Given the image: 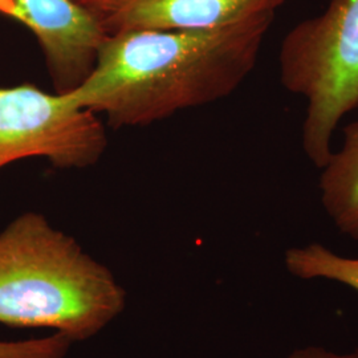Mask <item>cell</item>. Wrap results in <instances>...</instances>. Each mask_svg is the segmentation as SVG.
<instances>
[{"mask_svg":"<svg viewBox=\"0 0 358 358\" xmlns=\"http://www.w3.org/2000/svg\"><path fill=\"white\" fill-rule=\"evenodd\" d=\"M287 0H109L94 11L106 35L131 29H210L264 13Z\"/></svg>","mask_w":358,"mask_h":358,"instance_id":"8992f818","label":"cell"},{"mask_svg":"<svg viewBox=\"0 0 358 358\" xmlns=\"http://www.w3.org/2000/svg\"><path fill=\"white\" fill-rule=\"evenodd\" d=\"M280 81L307 101L301 145L324 166L333 133L358 108V0H329L324 13L300 22L282 38Z\"/></svg>","mask_w":358,"mask_h":358,"instance_id":"3957f363","label":"cell"},{"mask_svg":"<svg viewBox=\"0 0 358 358\" xmlns=\"http://www.w3.org/2000/svg\"><path fill=\"white\" fill-rule=\"evenodd\" d=\"M72 340L62 333L27 341H0V358H65Z\"/></svg>","mask_w":358,"mask_h":358,"instance_id":"9c48e42d","label":"cell"},{"mask_svg":"<svg viewBox=\"0 0 358 358\" xmlns=\"http://www.w3.org/2000/svg\"><path fill=\"white\" fill-rule=\"evenodd\" d=\"M276 13L210 29L108 35L90 76L68 96L115 128L145 127L215 103L254 71Z\"/></svg>","mask_w":358,"mask_h":358,"instance_id":"6da1fadb","label":"cell"},{"mask_svg":"<svg viewBox=\"0 0 358 358\" xmlns=\"http://www.w3.org/2000/svg\"><path fill=\"white\" fill-rule=\"evenodd\" d=\"M113 273L38 213L0 232V324L87 340L125 308Z\"/></svg>","mask_w":358,"mask_h":358,"instance_id":"7a4b0ae2","label":"cell"},{"mask_svg":"<svg viewBox=\"0 0 358 358\" xmlns=\"http://www.w3.org/2000/svg\"><path fill=\"white\" fill-rule=\"evenodd\" d=\"M289 358H358V350H353V352L345 353V355H337V353L329 352L324 348L309 346V348L294 350Z\"/></svg>","mask_w":358,"mask_h":358,"instance_id":"30bf717a","label":"cell"},{"mask_svg":"<svg viewBox=\"0 0 358 358\" xmlns=\"http://www.w3.org/2000/svg\"><path fill=\"white\" fill-rule=\"evenodd\" d=\"M321 170L324 210L337 230L358 241V120L344 128L341 148Z\"/></svg>","mask_w":358,"mask_h":358,"instance_id":"52a82bcc","label":"cell"},{"mask_svg":"<svg viewBox=\"0 0 358 358\" xmlns=\"http://www.w3.org/2000/svg\"><path fill=\"white\" fill-rule=\"evenodd\" d=\"M108 138L99 115L80 108L68 93L32 84L0 88V169L40 157L59 169L96 165Z\"/></svg>","mask_w":358,"mask_h":358,"instance_id":"277c9868","label":"cell"},{"mask_svg":"<svg viewBox=\"0 0 358 358\" xmlns=\"http://www.w3.org/2000/svg\"><path fill=\"white\" fill-rule=\"evenodd\" d=\"M285 267L300 279H328L358 292V259L337 255L320 243L294 247L285 252Z\"/></svg>","mask_w":358,"mask_h":358,"instance_id":"ba28073f","label":"cell"},{"mask_svg":"<svg viewBox=\"0 0 358 358\" xmlns=\"http://www.w3.org/2000/svg\"><path fill=\"white\" fill-rule=\"evenodd\" d=\"M0 13L34 34L57 93L84 83L108 36L97 17L75 0H0Z\"/></svg>","mask_w":358,"mask_h":358,"instance_id":"5b68a950","label":"cell"},{"mask_svg":"<svg viewBox=\"0 0 358 358\" xmlns=\"http://www.w3.org/2000/svg\"><path fill=\"white\" fill-rule=\"evenodd\" d=\"M77 4H80L81 7L87 8L88 11L93 13L97 11L99 8H101L105 3H108L109 0H75Z\"/></svg>","mask_w":358,"mask_h":358,"instance_id":"8fae6325","label":"cell"}]
</instances>
